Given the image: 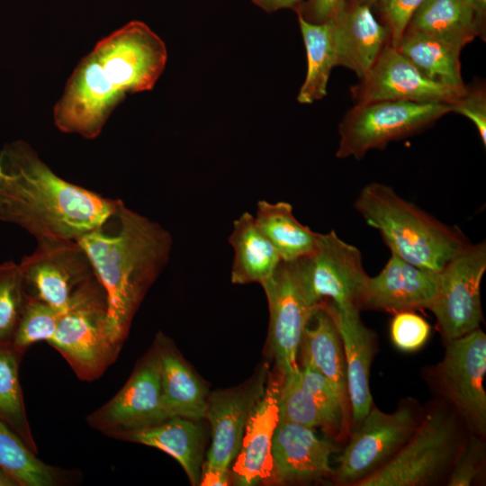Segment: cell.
<instances>
[{"instance_id": "cell-2", "label": "cell", "mask_w": 486, "mask_h": 486, "mask_svg": "<svg viewBox=\"0 0 486 486\" xmlns=\"http://www.w3.org/2000/svg\"><path fill=\"white\" fill-rule=\"evenodd\" d=\"M122 203L63 179L23 140L0 150V220L37 241H77L104 225Z\"/></svg>"}, {"instance_id": "cell-42", "label": "cell", "mask_w": 486, "mask_h": 486, "mask_svg": "<svg viewBox=\"0 0 486 486\" xmlns=\"http://www.w3.org/2000/svg\"><path fill=\"white\" fill-rule=\"evenodd\" d=\"M473 14L477 37L485 40L486 0H464Z\"/></svg>"}, {"instance_id": "cell-43", "label": "cell", "mask_w": 486, "mask_h": 486, "mask_svg": "<svg viewBox=\"0 0 486 486\" xmlns=\"http://www.w3.org/2000/svg\"><path fill=\"white\" fill-rule=\"evenodd\" d=\"M252 3L266 12L273 13L284 8L296 11L302 0H251Z\"/></svg>"}, {"instance_id": "cell-8", "label": "cell", "mask_w": 486, "mask_h": 486, "mask_svg": "<svg viewBox=\"0 0 486 486\" xmlns=\"http://www.w3.org/2000/svg\"><path fill=\"white\" fill-rule=\"evenodd\" d=\"M270 311L269 340L277 366L284 376L299 369L297 356L303 331L319 307L310 286L306 257L281 261L260 284Z\"/></svg>"}, {"instance_id": "cell-32", "label": "cell", "mask_w": 486, "mask_h": 486, "mask_svg": "<svg viewBox=\"0 0 486 486\" xmlns=\"http://www.w3.org/2000/svg\"><path fill=\"white\" fill-rule=\"evenodd\" d=\"M27 294L19 265L0 264V346L11 345L20 321Z\"/></svg>"}, {"instance_id": "cell-21", "label": "cell", "mask_w": 486, "mask_h": 486, "mask_svg": "<svg viewBox=\"0 0 486 486\" xmlns=\"http://www.w3.org/2000/svg\"><path fill=\"white\" fill-rule=\"evenodd\" d=\"M279 389L270 383L247 422L232 469L235 484L250 486L273 474L272 442L279 422Z\"/></svg>"}, {"instance_id": "cell-26", "label": "cell", "mask_w": 486, "mask_h": 486, "mask_svg": "<svg viewBox=\"0 0 486 486\" xmlns=\"http://www.w3.org/2000/svg\"><path fill=\"white\" fill-rule=\"evenodd\" d=\"M397 50L428 79L461 90L462 50L427 33L406 30Z\"/></svg>"}, {"instance_id": "cell-10", "label": "cell", "mask_w": 486, "mask_h": 486, "mask_svg": "<svg viewBox=\"0 0 486 486\" xmlns=\"http://www.w3.org/2000/svg\"><path fill=\"white\" fill-rule=\"evenodd\" d=\"M419 421L410 406L402 405L392 413L373 406L338 458L336 482L356 486L381 469L406 444Z\"/></svg>"}, {"instance_id": "cell-9", "label": "cell", "mask_w": 486, "mask_h": 486, "mask_svg": "<svg viewBox=\"0 0 486 486\" xmlns=\"http://www.w3.org/2000/svg\"><path fill=\"white\" fill-rule=\"evenodd\" d=\"M486 271V244L471 242L438 273V288L428 307L446 339L461 338L482 320L481 283Z\"/></svg>"}, {"instance_id": "cell-31", "label": "cell", "mask_w": 486, "mask_h": 486, "mask_svg": "<svg viewBox=\"0 0 486 486\" xmlns=\"http://www.w3.org/2000/svg\"><path fill=\"white\" fill-rule=\"evenodd\" d=\"M22 356L11 345L0 346V420L38 454L19 379Z\"/></svg>"}, {"instance_id": "cell-11", "label": "cell", "mask_w": 486, "mask_h": 486, "mask_svg": "<svg viewBox=\"0 0 486 486\" xmlns=\"http://www.w3.org/2000/svg\"><path fill=\"white\" fill-rule=\"evenodd\" d=\"M18 264L28 297L62 311L74 293L95 276L84 248L76 240L43 239Z\"/></svg>"}, {"instance_id": "cell-37", "label": "cell", "mask_w": 486, "mask_h": 486, "mask_svg": "<svg viewBox=\"0 0 486 486\" xmlns=\"http://www.w3.org/2000/svg\"><path fill=\"white\" fill-rule=\"evenodd\" d=\"M430 325L411 310L396 312L391 323V338L396 347L405 352L419 349L430 334Z\"/></svg>"}, {"instance_id": "cell-40", "label": "cell", "mask_w": 486, "mask_h": 486, "mask_svg": "<svg viewBox=\"0 0 486 486\" xmlns=\"http://www.w3.org/2000/svg\"><path fill=\"white\" fill-rule=\"evenodd\" d=\"M349 0H308L295 11L308 22L320 24L336 17L343 11Z\"/></svg>"}, {"instance_id": "cell-18", "label": "cell", "mask_w": 486, "mask_h": 486, "mask_svg": "<svg viewBox=\"0 0 486 486\" xmlns=\"http://www.w3.org/2000/svg\"><path fill=\"white\" fill-rule=\"evenodd\" d=\"M333 444L313 428L279 420L272 442L273 474L281 482L309 481L334 475L329 457Z\"/></svg>"}, {"instance_id": "cell-17", "label": "cell", "mask_w": 486, "mask_h": 486, "mask_svg": "<svg viewBox=\"0 0 486 486\" xmlns=\"http://www.w3.org/2000/svg\"><path fill=\"white\" fill-rule=\"evenodd\" d=\"M439 274L392 254L382 271L368 277L362 310L392 312L428 309L436 297Z\"/></svg>"}, {"instance_id": "cell-4", "label": "cell", "mask_w": 486, "mask_h": 486, "mask_svg": "<svg viewBox=\"0 0 486 486\" xmlns=\"http://www.w3.org/2000/svg\"><path fill=\"white\" fill-rule=\"evenodd\" d=\"M354 207L380 232L392 254L421 268L439 273L470 243L460 229L445 224L384 184L364 185Z\"/></svg>"}, {"instance_id": "cell-5", "label": "cell", "mask_w": 486, "mask_h": 486, "mask_svg": "<svg viewBox=\"0 0 486 486\" xmlns=\"http://www.w3.org/2000/svg\"><path fill=\"white\" fill-rule=\"evenodd\" d=\"M107 308L105 291L94 276L74 293L48 341L85 382L98 379L121 348L108 331Z\"/></svg>"}, {"instance_id": "cell-38", "label": "cell", "mask_w": 486, "mask_h": 486, "mask_svg": "<svg viewBox=\"0 0 486 486\" xmlns=\"http://www.w3.org/2000/svg\"><path fill=\"white\" fill-rule=\"evenodd\" d=\"M451 112L469 119L477 128L483 145H486V91L484 84L464 85L463 90L449 104Z\"/></svg>"}, {"instance_id": "cell-25", "label": "cell", "mask_w": 486, "mask_h": 486, "mask_svg": "<svg viewBox=\"0 0 486 486\" xmlns=\"http://www.w3.org/2000/svg\"><path fill=\"white\" fill-rule=\"evenodd\" d=\"M229 242L234 250L233 284H261L282 261L274 246L256 226L254 215L247 212L234 220Z\"/></svg>"}, {"instance_id": "cell-36", "label": "cell", "mask_w": 486, "mask_h": 486, "mask_svg": "<svg viewBox=\"0 0 486 486\" xmlns=\"http://www.w3.org/2000/svg\"><path fill=\"white\" fill-rule=\"evenodd\" d=\"M485 457L482 436L475 434L462 445L450 471L447 485L470 486L481 475Z\"/></svg>"}, {"instance_id": "cell-3", "label": "cell", "mask_w": 486, "mask_h": 486, "mask_svg": "<svg viewBox=\"0 0 486 486\" xmlns=\"http://www.w3.org/2000/svg\"><path fill=\"white\" fill-rule=\"evenodd\" d=\"M77 242L105 291L108 331L122 346L145 292L168 262L172 237L122 202L111 220Z\"/></svg>"}, {"instance_id": "cell-28", "label": "cell", "mask_w": 486, "mask_h": 486, "mask_svg": "<svg viewBox=\"0 0 486 486\" xmlns=\"http://www.w3.org/2000/svg\"><path fill=\"white\" fill-rule=\"evenodd\" d=\"M298 22L306 50L307 73L297 100L310 104L326 96L329 76L337 66L334 24L332 19L314 24L300 16Z\"/></svg>"}, {"instance_id": "cell-35", "label": "cell", "mask_w": 486, "mask_h": 486, "mask_svg": "<svg viewBox=\"0 0 486 486\" xmlns=\"http://www.w3.org/2000/svg\"><path fill=\"white\" fill-rule=\"evenodd\" d=\"M301 381L308 391L325 422V429L338 434L347 419L348 411L343 406L331 385L318 372L302 366L300 368Z\"/></svg>"}, {"instance_id": "cell-24", "label": "cell", "mask_w": 486, "mask_h": 486, "mask_svg": "<svg viewBox=\"0 0 486 486\" xmlns=\"http://www.w3.org/2000/svg\"><path fill=\"white\" fill-rule=\"evenodd\" d=\"M116 439L158 448L173 456L194 485L200 483L202 432L192 419L173 417L153 426L127 432Z\"/></svg>"}, {"instance_id": "cell-16", "label": "cell", "mask_w": 486, "mask_h": 486, "mask_svg": "<svg viewBox=\"0 0 486 486\" xmlns=\"http://www.w3.org/2000/svg\"><path fill=\"white\" fill-rule=\"evenodd\" d=\"M266 373L240 389L213 392L205 417L212 428L206 464L222 471L236 458L248 418L265 392Z\"/></svg>"}, {"instance_id": "cell-29", "label": "cell", "mask_w": 486, "mask_h": 486, "mask_svg": "<svg viewBox=\"0 0 486 486\" xmlns=\"http://www.w3.org/2000/svg\"><path fill=\"white\" fill-rule=\"evenodd\" d=\"M407 30L427 33L461 50L477 37L473 14L464 0H426Z\"/></svg>"}, {"instance_id": "cell-44", "label": "cell", "mask_w": 486, "mask_h": 486, "mask_svg": "<svg viewBox=\"0 0 486 486\" xmlns=\"http://www.w3.org/2000/svg\"><path fill=\"white\" fill-rule=\"evenodd\" d=\"M0 486H19L18 482L0 467Z\"/></svg>"}, {"instance_id": "cell-20", "label": "cell", "mask_w": 486, "mask_h": 486, "mask_svg": "<svg viewBox=\"0 0 486 486\" xmlns=\"http://www.w3.org/2000/svg\"><path fill=\"white\" fill-rule=\"evenodd\" d=\"M337 50V66L362 78L390 44L387 28L374 16L370 5L348 3L332 19Z\"/></svg>"}, {"instance_id": "cell-34", "label": "cell", "mask_w": 486, "mask_h": 486, "mask_svg": "<svg viewBox=\"0 0 486 486\" xmlns=\"http://www.w3.org/2000/svg\"><path fill=\"white\" fill-rule=\"evenodd\" d=\"M278 410L279 420L325 428L322 415L302 383L300 368L284 376L278 393Z\"/></svg>"}, {"instance_id": "cell-13", "label": "cell", "mask_w": 486, "mask_h": 486, "mask_svg": "<svg viewBox=\"0 0 486 486\" xmlns=\"http://www.w3.org/2000/svg\"><path fill=\"white\" fill-rule=\"evenodd\" d=\"M161 370L154 348L135 368L122 388L86 418L88 425L112 438L166 419Z\"/></svg>"}, {"instance_id": "cell-23", "label": "cell", "mask_w": 486, "mask_h": 486, "mask_svg": "<svg viewBox=\"0 0 486 486\" xmlns=\"http://www.w3.org/2000/svg\"><path fill=\"white\" fill-rule=\"evenodd\" d=\"M155 348L160 362L162 401L167 418L195 420L204 418L208 400L203 383L163 335L157 337Z\"/></svg>"}, {"instance_id": "cell-19", "label": "cell", "mask_w": 486, "mask_h": 486, "mask_svg": "<svg viewBox=\"0 0 486 486\" xmlns=\"http://www.w3.org/2000/svg\"><path fill=\"white\" fill-rule=\"evenodd\" d=\"M338 329L346 360L347 393L354 423L359 425L373 407L369 376L375 337L355 307L337 308L323 303Z\"/></svg>"}, {"instance_id": "cell-22", "label": "cell", "mask_w": 486, "mask_h": 486, "mask_svg": "<svg viewBox=\"0 0 486 486\" xmlns=\"http://www.w3.org/2000/svg\"><path fill=\"white\" fill-rule=\"evenodd\" d=\"M312 318L316 324L305 328L300 345L302 366L324 376L348 411L346 360L338 329L322 301Z\"/></svg>"}, {"instance_id": "cell-12", "label": "cell", "mask_w": 486, "mask_h": 486, "mask_svg": "<svg viewBox=\"0 0 486 486\" xmlns=\"http://www.w3.org/2000/svg\"><path fill=\"white\" fill-rule=\"evenodd\" d=\"M436 368L437 383L473 434L486 431V335L480 328L447 341Z\"/></svg>"}, {"instance_id": "cell-7", "label": "cell", "mask_w": 486, "mask_h": 486, "mask_svg": "<svg viewBox=\"0 0 486 486\" xmlns=\"http://www.w3.org/2000/svg\"><path fill=\"white\" fill-rule=\"evenodd\" d=\"M449 112V105L440 103H356L339 122L336 156L360 160L370 150L418 133Z\"/></svg>"}, {"instance_id": "cell-30", "label": "cell", "mask_w": 486, "mask_h": 486, "mask_svg": "<svg viewBox=\"0 0 486 486\" xmlns=\"http://www.w3.org/2000/svg\"><path fill=\"white\" fill-rule=\"evenodd\" d=\"M0 467L19 486H57L68 481V472L37 457L6 424L0 420Z\"/></svg>"}, {"instance_id": "cell-45", "label": "cell", "mask_w": 486, "mask_h": 486, "mask_svg": "<svg viewBox=\"0 0 486 486\" xmlns=\"http://www.w3.org/2000/svg\"><path fill=\"white\" fill-rule=\"evenodd\" d=\"M377 1L378 0H354L353 3L366 4L371 6L373 4H375Z\"/></svg>"}, {"instance_id": "cell-6", "label": "cell", "mask_w": 486, "mask_h": 486, "mask_svg": "<svg viewBox=\"0 0 486 486\" xmlns=\"http://www.w3.org/2000/svg\"><path fill=\"white\" fill-rule=\"evenodd\" d=\"M456 415L430 410L400 451L356 486H424L438 482L453 467L461 448Z\"/></svg>"}, {"instance_id": "cell-15", "label": "cell", "mask_w": 486, "mask_h": 486, "mask_svg": "<svg viewBox=\"0 0 486 486\" xmlns=\"http://www.w3.org/2000/svg\"><path fill=\"white\" fill-rule=\"evenodd\" d=\"M425 77L397 49L387 45L371 69L350 87L356 103L406 101L449 104L460 94Z\"/></svg>"}, {"instance_id": "cell-27", "label": "cell", "mask_w": 486, "mask_h": 486, "mask_svg": "<svg viewBox=\"0 0 486 486\" xmlns=\"http://www.w3.org/2000/svg\"><path fill=\"white\" fill-rule=\"evenodd\" d=\"M254 218L282 261H294L315 251L318 233L295 218L289 202L259 201Z\"/></svg>"}, {"instance_id": "cell-1", "label": "cell", "mask_w": 486, "mask_h": 486, "mask_svg": "<svg viewBox=\"0 0 486 486\" xmlns=\"http://www.w3.org/2000/svg\"><path fill=\"white\" fill-rule=\"evenodd\" d=\"M166 60L165 42L146 23H126L99 40L75 68L53 109L56 127L95 139L128 94L154 87Z\"/></svg>"}, {"instance_id": "cell-39", "label": "cell", "mask_w": 486, "mask_h": 486, "mask_svg": "<svg viewBox=\"0 0 486 486\" xmlns=\"http://www.w3.org/2000/svg\"><path fill=\"white\" fill-rule=\"evenodd\" d=\"M426 0H378L389 32L390 45L398 48L416 11Z\"/></svg>"}, {"instance_id": "cell-33", "label": "cell", "mask_w": 486, "mask_h": 486, "mask_svg": "<svg viewBox=\"0 0 486 486\" xmlns=\"http://www.w3.org/2000/svg\"><path fill=\"white\" fill-rule=\"evenodd\" d=\"M61 311L27 296L11 346L21 355L34 343L49 341L54 335Z\"/></svg>"}, {"instance_id": "cell-14", "label": "cell", "mask_w": 486, "mask_h": 486, "mask_svg": "<svg viewBox=\"0 0 486 486\" xmlns=\"http://www.w3.org/2000/svg\"><path fill=\"white\" fill-rule=\"evenodd\" d=\"M307 277L316 298L331 300L337 308L361 303L367 283L360 250L341 239L335 230L318 233L312 255L306 256Z\"/></svg>"}, {"instance_id": "cell-41", "label": "cell", "mask_w": 486, "mask_h": 486, "mask_svg": "<svg viewBox=\"0 0 486 486\" xmlns=\"http://www.w3.org/2000/svg\"><path fill=\"white\" fill-rule=\"evenodd\" d=\"M229 471H222L204 464L201 471L199 484L202 486H224L229 484Z\"/></svg>"}]
</instances>
